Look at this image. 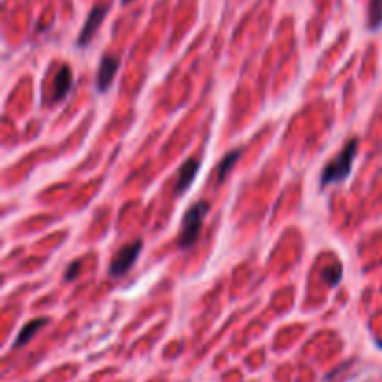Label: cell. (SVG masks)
<instances>
[{"mask_svg":"<svg viewBox=\"0 0 382 382\" xmlns=\"http://www.w3.org/2000/svg\"><path fill=\"white\" fill-rule=\"evenodd\" d=\"M370 30H379L382 26V0H371L370 15H368Z\"/></svg>","mask_w":382,"mask_h":382,"instance_id":"10","label":"cell"},{"mask_svg":"<svg viewBox=\"0 0 382 382\" xmlns=\"http://www.w3.org/2000/svg\"><path fill=\"white\" fill-rule=\"evenodd\" d=\"M119 68V60L114 57H103L99 63V71H97V90L101 94L107 92L112 84L114 77L118 73Z\"/></svg>","mask_w":382,"mask_h":382,"instance_id":"5","label":"cell"},{"mask_svg":"<svg viewBox=\"0 0 382 382\" xmlns=\"http://www.w3.org/2000/svg\"><path fill=\"white\" fill-rule=\"evenodd\" d=\"M358 140L352 138L343 150L339 151L338 157L332 163H328L321 172V187H328V185H336V183L345 181L352 170V161L356 157Z\"/></svg>","mask_w":382,"mask_h":382,"instance_id":"1","label":"cell"},{"mask_svg":"<svg viewBox=\"0 0 382 382\" xmlns=\"http://www.w3.org/2000/svg\"><path fill=\"white\" fill-rule=\"evenodd\" d=\"M71 84H73V75L69 71L68 66H62L54 79V90H52V103L66 99V95L71 92Z\"/></svg>","mask_w":382,"mask_h":382,"instance_id":"7","label":"cell"},{"mask_svg":"<svg viewBox=\"0 0 382 382\" xmlns=\"http://www.w3.org/2000/svg\"><path fill=\"white\" fill-rule=\"evenodd\" d=\"M140 252H142V241H134V243H129L127 246H123L114 256L112 263H110V276L119 278V276L127 274L138 259V256H140Z\"/></svg>","mask_w":382,"mask_h":382,"instance_id":"3","label":"cell"},{"mask_svg":"<svg viewBox=\"0 0 382 382\" xmlns=\"http://www.w3.org/2000/svg\"><path fill=\"white\" fill-rule=\"evenodd\" d=\"M239 157H241V151L235 150V151H230V153L222 159V163L219 164V170H217V181L219 183L224 181L225 177H228V174H230L233 166H235V163L239 161Z\"/></svg>","mask_w":382,"mask_h":382,"instance_id":"9","label":"cell"},{"mask_svg":"<svg viewBox=\"0 0 382 382\" xmlns=\"http://www.w3.org/2000/svg\"><path fill=\"white\" fill-rule=\"evenodd\" d=\"M45 325H47V319L30 321V323L25 325V328H23V330L19 332V336H17V341H15L13 347H17V349H19V347H23V345L28 343V341H30V339L34 338V336H36V334H38Z\"/></svg>","mask_w":382,"mask_h":382,"instance_id":"8","label":"cell"},{"mask_svg":"<svg viewBox=\"0 0 382 382\" xmlns=\"http://www.w3.org/2000/svg\"><path fill=\"white\" fill-rule=\"evenodd\" d=\"M121 2H123V4H129V2H131V0H121Z\"/></svg>","mask_w":382,"mask_h":382,"instance_id":"13","label":"cell"},{"mask_svg":"<svg viewBox=\"0 0 382 382\" xmlns=\"http://www.w3.org/2000/svg\"><path fill=\"white\" fill-rule=\"evenodd\" d=\"M198 170H200V161H196V159H188V161H185V164L179 168V174H177V185H176L177 194H185V192H187L188 187L194 183Z\"/></svg>","mask_w":382,"mask_h":382,"instance_id":"6","label":"cell"},{"mask_svg":"<svg viewBox=\"0 0 382 382\" xmlns=\"http://www.w3.org/2000/svg\"><path fill=\"white\" fill-rule=\"evenodd\" d=\"M341 274H343V270H341L339 265H336V267H328V269L323 270V280L330 283V285H338V282L341 280Z\"/></svg>","mask_w":382,"mask_h":382,"instance_id":"11","label":"cell"},{"mask_svg":"<svg viewBox=\"0 0 382 382\" xmlns=\"http://www.w3.org/2000/svg\"><path fill=\"white\" fill-rule=\"evenodd\" d=\"M107 12H108V6H95L94 10L90 12L88 19H86L84 26H82L81 34H79V39H77V45H79L81 49L88 47L90 41L94 39L95 32L99 30L101 23H103V19H105Z\"/></svg>","mask_w":382,"mask_h":382,"instance_id":"4","label":"cell"},{"mask_svg":"<svg viewBox=\"0 0 382 382\" xmlns=\"http://www.w3.org/2000/svg\"><path fill=\"white\" fill-rule=\"evenodd\" d=\"M79 272H81V263H79V261H77V263H71L69 270L66 272V280H68V282L75 280V276H79Z\"/></svg>","mask_w":382,"mask_h":382,"instance_id":"12","label":"cell"},{"mask_svg":"<svg viewBox=\"0 0 382 382\" xmlns=\"http://www.w3.org/2000/svg\"><path fill=\"white\" fill-rule=\"evenodd\" d=\"M209 213V203L207 201H198L188 209L181 222V233H179V248L181 250H188L190 246L194 245L196 239L200 235L201 225H203V219Z\"/></svg>","mask_w":382,"mask_h":382,"instance_id":"2","label":"cell"}]
</instances>
